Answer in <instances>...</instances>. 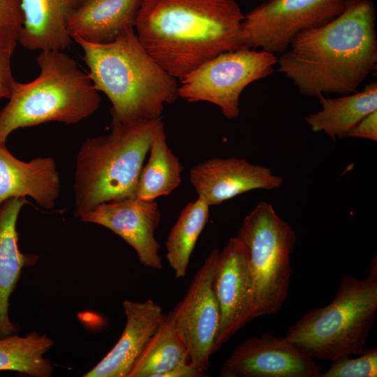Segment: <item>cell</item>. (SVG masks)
Segmentation results:
<instances>
[{
    "label": "cell",
    "instance_id": "obj_26",
    "mask_svg": "<svg viewBox=\"0 0 377 377\" xmlns=\"http://www.w3.org/2000/svg\"><path fill=\"white\" fill-rule=\"evenodd\" d=\"M23 22L20 0H0V40L17 42Z\"/></svg>",
    "mask_w": 377,
    "mask_h": 377
},
{
    "label": "cell",
    "instance_id": "obj_17",
    "mask_svg": "<svg viewBox=\"0 0 377 377\" xmlns=\"http://www.w3.org/2000/svg\"><path fill=\"white\" fill-rule=\"evenodd\" d=\"M23 27L18 42L30 50L64 51L71 44L72 16L87 0H20Z\"/></svg>",
    "mask_w": 377,
    "mask_h": 377
},
{
    "label": "cell",
    "instance_id": "obj_3",
    "mask_svg": "<svg viewBox=\"0 0 377 377\" xmlns=\"http://www.w3.org/2000/svg\"><path fill=\"white\" fill-rule=\"evenodd\" d=\"M72 38L83 50L95 89L112 103V124L159 118L164 105L179 97L177 79L147 52L135 28L124 30L105 43Z\"/></svg>",
    "mask_w": 377,
    "mask_h": 377
},
{
    "label": "cell",
    "instance_id": "obj_22",
    "mask_svg": "<svg viewBox=\"0 0 377 377\" xmlns=\"http://www.w3.org/2000/svg\"><path fill=\"white\" fill-rule=\"evenodd\" d=\"M188 362L186 345L177 330L170 311L149 341L128 377H161Z\"/></svg>",
    "mask_w": 377,
    "mask_h": 377
},
{
    "label": "cell",
    "instance_id": "obj_2",
    "mask_svg": "<svg viewBox=\"0 0 377 377\" xmlns=\"http://www.w3.org/2000/svg\"><path fill=\"white\" fill-rule=\"evenodd\" d=\"M244 18L235 0H144L135 30L151 57L181 80L214 57L246 47Z\"/></svg>",
    "mask_w": 377,
    "mask_h": 377
},
{
    "label": "cell",
    "instance_id": "obj_24",
    "mask_svg": "<svg viewBox=\"0 0 377 377\" xmlns=\"http://www.w3.org/2000/svg\"><path fill=\"white\" fill-rule=\"evenodd\" d=\"M54 342L45 334L31 332L25 337L0 339V371H16L34 377H49L53 368L44 355Z\"/></svg>",
    "mask_w": 377,
    "mask_h": 377
},
{
    "label": "cell",
    "instance_id": "obj_16",
    "mask_svg": "<svg viewBox=\"0 0 377 377\" xmlns=\"http://www.w3.org/2000/svg\"><path fill=\"white\" fill-rule=\"evenodd\" d=\"M61 188L56 163L52 157H37L24 162L0 144V205L11 198H32L46 209L54 207Z\"/></svg>",
    "mask_w": 377,
    "mask_h": 377
},
{
    "label": "cell",
    "instance_id": "obj_4",
    "mask_svg": "<svg viewBox=\"0 0 377 377\" xmlns=\"http://www.w3.org/2000/svg\"><path fill=\"white\" fill-rule=\"evenodd\" d=\"M162 124L161 117L112 124L110 134L84 140L75 168L76 218L101 204L136 198L143 162Z\"/></svg>",
    "mask_w": 377,
    "mask_h": 377
},
{
    "label": "cell",
    "instance_id": "obj_1",
    "mask_svg": "<svg viewBox=\"0 0 377 377\" xmlns=\"http://www.w3.org/2000/svg\"><path fill=\"white\" fill-rule=\"evenodd\" d=\"M280 54L279 71L304 96L357 91L377 65L374 3L346 0L336 17L300 32Z\"/></svg>",
    "mask_w": 377,
    "mask_h": 377
},
{
    "label": "cell",
    "instance_id": "obj_12",
    "mask_svg": "<svg viewBox=\"0 0 377 377\" xmlns=\"http://www.w3.org/2000/svg\"><path fill=\"white\" fill-rule=\"evenodd\" d=\"M323 367L286 337L270 333L246 339L223 362L221 377H320Z\"/></svg>",
    "mask_w": 377,
    "mask_h": 377
},
{
    "label": "cell",
    "instance_id": "obj_21",
    "mask_svg": "<svg viewBox=\"0 0 377 377\" xmlns=\"http://www.w3.org/2000/svg\"><path fill=\"white\" fill-rule=\"evenodd\" d=\"M149 151V160L140 174L136 198L155 200L169 195L180 185L183 166L168 147L164 124L156 132Z\"/></svg>",
    "mask_w": 377,
    "mask_h": 377
},
{
    "label": "cell",
    "instance_id": "obj_15",
    "mask_svg": "<svg viewBox=\"0 0 377 377\" xmlns=\"http://www.w3.org/2000/svg\"><path fill=\"white\" fill-rule=\"evenodd\" d=\"M126 322L119 339L83 377H128L135 363L163 320L161 306L149 299L122 303Z\"/></svg>",
    "mask_w": 377,
    "mask_h": 377
},
{
    "label": "cell",
    "instance_id": "obj_7",
    "mask_svg": "<svg viewBox=\"0 0 377 377\" xmlns=\"http://www.w3.org/2000/svg\"><path fill=\"white\" fill-rule=\"evenodd\" d=\"M236 237L247 251L255 318L277 313L288 295L295 232L272 205L261 201L246 216Z\"/></svg>",
    "mask_w": 377,
    "mask_h": 377
},
{
    "label": "cell",
    "instance_id": "obj_14",
    "mask_svg": "<svg viewBox=\"0 0 377 377\" xmlns=\"http://www.w3.org/2000/svg\"><path fill=\"white\" fill-rule=\"evenodd\" d=\"M189 178L198 197L209 206L252 190L278 188L283 182L271 168L235 157L202 161L191 168Z\"/></svg>",
    "mask_w": 377,
    "mask_h": 377
},
{
    "label": "cell",
    "instance_id": "obj_23",
    "mask_svg": "<svg viewBox=\"0 0 377 377\" xmlns=\"http://www.w3.org/2000/svg\"><path fill=\"white\" fill-rule=\"evenodd\" d=\"M209 205L200 197L188 203L165 242L166 258L177 279L184 278L196 242L209 219Z\"/></svg>",
    "mask_w": 377,
    "mask_h": 377
},
{
    "label": "cell",
    "instance_id": "obj_11",
    "mask_svg": "<svg viewBox=\"0 0 377 377\" xmlns=\"http://www.w3.org/2000/svg\"><path fill=\"white\" fill-rule=\"evenodd\" d=\"M220 321L212 353L255 318L253 283L244 245L231 237L216 256L212 282Z\"/></svg>",
    "mask_w": 377,
    "mask_h": 377
},
{
    "label": "cell",
    "instance_id": "obj_13",
    "mask_svg": "<svg viewBox=\"0 0 377 377\" xmlns=\"http://www.w3.org/2000/svg\"><path fill=\"white\" fill-rule=\"evenodd\" d=\"M161 211L155 200L138 198L101 204L80 219L107 228L121 237L135 251L145 267L161 269L160 244L154 233L159 226Z\"/></svg>",
    "mask_w": 377,
    "mask_h": 377
},
{
    "label": "cell",
    "instance_id": "obj_25",
    "mask_svg": "<svg viewBox=\"0 0 377 377\" xmlns=\"http://www.w3.org/2000/svg\"><path fill=\"white\" fill-rule=\"evenodd\" d=\"M357 355L355 358L344 356L332 361L320 377H376L377 347L364 348Z\"/></svg>",
    "mask_w": 377,
    "mask_h": 377
},
{
    "label": "cell",
    "instance_id": "obj_28",
    "mask_svg": "<svg viewBox=\"0 0 377 377\" xmlns=\"http://www.w3.org/2000/svg\"><path fill=\"white\" fill-rule=\"evenodd\" d=\"M359 138L377 140V110L362 119L347 133L346 138Z\"/></svg>",
    "mask_w": 377,
    "mask_h": 377
},
{
    "label": "cell",
    "instance_id": "obj_6",
    "mask_svg": "<svg viewBox=\"0 0 377 377\" xmlns=\"http://www.w3.org/2000/svg\"><path fill=\"white\" fill-rule=\"evenodd\" d=\"M377 261L364 279L343 276L334 300L304 313L285 337L311 358L333 361L361 353L377 310Z\"/></svg>",
    "mask_w": 377,
    "mask_h": 377
},
{
    "label": "cell",
    "instance_id": "obj_5",
    "mask_svg": "<svg viewBox=\"0 0 377 377\" xmlns=\"http://www.w3.org/2000/svg\"><path fill=\"white\" fill-rule=\"evenodd\" d=\"M38 76L15 82L0 111V144L15 130L50 121L74 124L91 116L100 96L88 73L63 51L44 50L37 57Z\"/></svg>",
    "mask_w": 377,
    "mask_h": 377
},
{
    "label": "cell",
    "instance_id": "obj_20",
    "mask_svg": "<svg viewBox=\"0 0 377 377\" xmlns=\"http://www.w3.org/2000/svg\"><path fill=\"white\" fill-rule=\"evenodd\" d=\"M318 98L321 109L306 116V123L313 132H324L334 140L341 139L362 119L377 110V84L372 82L362 91L342 97Z\"/></svg>",
    "mask_w": 377,
    "mask_h": 377
},
{
    "label": "cell",
    "instance_id": "obj_19",
    "mask_svg": "<svg viewBox=\"0 0 377 377\" xmlns=\"http://www.w3.org/2000/svg\"><path fill=\"white\" fill-rule=\"evenodd\" d=\"M25 198H11L0 205V337L10 335L14 326L8 316L9 298L24 266L36 256L21 252L17 221Z\"/></svg>",
    "mask_w": 377,
    "mask_h": 377
},
{
    "label": "cell",
    "instance_id": "obj_18",
    "mask_svg": "<svg viewBox=\"0 0 377 377\" xmlns=\"http://www.w3.org/2000/svg\"><path fill=\"white\" fill-rule=\"evenodd\" d=\"M144 0H87L68 23L71 37L105 43L122 31L135 28Z\"/></svg>",
    "mask_w": 377,
    "mask_h": 377
},
{
    "label": "cell",
    "instance_id": "obj_27",
    "mask_svg": "<svg viewBox=\"0 0 377 377\" xmlns=\"http://www.w3.org/2000/svg\"><path fill=\"white\" fill-rule=\"evenodd\" d=\"M17 41L0 40V98H9L15 80L11 71V57Z\"/></svg>",
    "mask_w": 377,
    "mask_h": 377
},
{
    "label": "cell",
    "instance_id": "obj_8",
    "mask_svg": "<svg viewBox=\"0 0 377 377\" xmlns=\"http://www.w3.org/2000/svg\"><path fill=\"white\" fill-rule=\"evenodd\" d=\"M277 59L274 54L249 47L221 53L179 80L178 96L191 103H213L226 118L235 119L243 90L271 75Z\"/></svg>",
    "mask_w": 377,
    "mask_h": 377
},
{
    "label": "cell",
    "instance_id": "obj_9",
    "mask_svg": "<svg viewBox=\"0 0 377 377\" xmlns=\"http://www.w3.org/2000/svg\"><path fill=\"white\" fill-rule=\"evenodd\" d=\"M345 3L346 0H267L244 15V45L281 54L298 34L336 17Z\"/></svg>",
    "mask_w": 377,
    "mask_h": 377
},
{
    "label": "cell",
    "instance_id": "obj_10",
    "mask_svg": "<svg viewBox=\"0 0 377 377\" xmlns=\"http://www.w3.org/2000/svg\"><path fill=\"white\" fill-rule=\"evenodd\" d=\"M219 251L214 248L209 252L183 300L172 311L190 362L205 373L209 367L220 321L219 308L212 287Z\"/></svg>",
    "mask_w": 377,
    "mask_h": 377
}]
</instances>
